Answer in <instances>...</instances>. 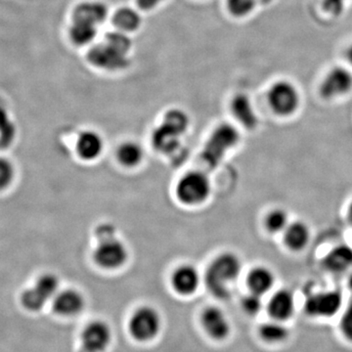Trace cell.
<instances>
[{"label": "cell", "mask_w": 352, "mask_h": 352, "mask_svg": "<svg viewBox=\"0 0 352 352\" xmlns=\"http://www.w3.org/2000/svg\"><path fill=\"white\" fill-rule=\"evenodd\" d=\"M190 118L182 109L173 108L164 113L163 120L152 132L153 147L163 155H173L182 147L183 135L188 131Z\"/></svg>", "instance_id": "6da1fadb"}, {"label": "cell", "mask_w": 352, "mask_h": 352, "mask_svg": "<svg viewBox=\"0 0 352 352\" xmlns=\"http://www.w3.org/2000/svg\"><path fill=\"white\" fill-rule=\"evenodd\" d=\"M242 271V263L237 254L222 252L208 265L205 281L208 291L220 300H226L231 295V286Z\"/></svg>", "instance_id": "7a4b0ae2"}, {"label": "cell", "mask_w": 352, "mask_h": 352, "mask_svg": "<svg viewBox=\"0 0 352 352\" xmlns=\"http://www.w3.org/2000/svg\"><path fill=\"white\" fill-rule=\"evenodd\" d=\"M240 132L231 124H220L208 136L201 159L210 170L217 168L226 157L227 153L235 148L240 142Z\"/></svg>", "instance_id": "3957f363"}, {"label": "cell", "mask_w": 352, "mask_h": 352, "mask_svg": "<svg viewBox=\"0 0 352 352\" xmlns=\"http://www.w3.org/2000/svg\"><path fill=\"white\" fill-rule=\"evenodd\" d=\"M175 193L183 205H201L208 200L212 193V183L203 171H188L178 180Z\"/></svg>", "instance_id": "277c9868"}, {"label": "cell", "mask_w": 352, "mask_h": 352, "mask_svg": "<svg viewBox=\"0 0 352 352\" xmlns=\"http://www.w3.org/2000/svg\"><path fill=\"white\" fill-rule=\"evenodd\" d=\"M268 106L280 118H289L298 112L300 94L298 87L288 80H279L270 85L267 91Z\"/></svg>", "instance_id": "5b68a950"}, {"label": "cell", "mask_w": 352, "mask_h": 352, "mask_svg": "<svg viewBox=\"0 0 352 352\" xmlns=\"http://www.w3.org/2000/svg\"><path fill=\"white\" fill-rule=\"evenodd\" d=\"M87 60L95 68L107 72L122 71L131 65L129 54L106 41L92 46L87 51Z\"/></svg>", "instance_id": "8992f818"}, {"label": "cell", "mask_w": 352, "mask_h": 352, "mask_svg": "<svg viewBox=\"0 0 352 352\" xmlns=\"http://www.w3.org/2000/svg\"><path fill=\"white\" fill-rule=\"evenodd\" d=\"M59 292V279L56 275L43 274L36 280L31 288L25 289L21 296V302L25 309L30 311H38L43 309L48 302Z\"/></svg>", "instance_id": "52a82bcc"}, {"label": "cell", "mask_w": 352, "mask_h": 352, "mask_svg": "<svg viewBox=\"0 0 352 352\" xmlns=\"http://www.w3.org/2000/svg\"><path fill=\"white\" fill-rule=\"evenodd\" d=\"M94 259L97 265L104 270H118L126 264L129 259V250L126 245L116 235L98 239L95 248Z\"/></svg>", "instance_id": "ba28073f"}, {"label": "cell", "mask_w": 352, "mask_h": 352, "mask_svg": "<svg viewBox=\"0 0 352 352\" xmlns=\"http://www.w3.org/2000/svg\"><path fill=\"white\" fill-rule=\"evenodd\" d=\"M344 305L342 295L337 289H325L308 296L305 302V314L315 318H331L339 314Z\"/></svg>", "instance_id": "9c48e42d"}, {"label": "cell", "mask_w": 352, "mask_h": 352, "mask_svg": "<svg viewBox=\"0 0 352 352\" xmlns=\"http://www.w3.org/2000/svg\"><path fill=\"white\" fill-rule=\"evenodd\" d=\"M161 325L159 312L154 307H142L131 315L129 328L132 338L140 342H147L157 337Z\"/></svg>", "instance_id": "30bf717a"}, {"label": "cell", "mask_w": 352, "mask_h": 352, "mask_svg": "<svg viewBox=\"0 0 352 352\" xmlns=\"http://www.w3.org/2000/svg\"><path fill=\"white\" fill-rule=\"evenodd\" d=\"M352 90V72L342 66L333 67L319 85V94L325 100L346 96Z\"/></svg>", "instance_id": "8fae6325"}, {"label": "cell", "mask_w": 352, "mask_h": 352, "mask_svg": "<svg viewBox=\"0 0 352 352\" xmlns=\"http://www.w3.org/2000/svg\"><path fill=\"white\" fill-rule=\"evenodd\" d=\"M80 352H103L110 346L112 331L106 322L96 320L88 324L82 331Z\"/></svg>", "instance_id": "7c38bea8"}, {"label": "cell", "mask_w": 352, "mask_h": 352, "mask_svg": "<svg viewBox=\"0 0 352 352\" xmlns=\"http://www.w3.org/2000/svg\"><path fill=\"white\" fill-rule=\"evenodd\" d=\"M295 310V296L288 289H278L267 302V312L273 320L285 323L294 316Z\"/></svg>", "instance_id": "4fadbf2b"}, {"label": "cell", "mask_w": 352, "mask_h": 352, "mask_svg": "<svg viewBox=\"0 0 352 352\" xmlns=\"http://www.w3.org/2000/svg\"><path fill=\"white\" fill-rule=\"evenodd\" d=\"M201 324L206 332L212 339L222 340L230 333L231 327L226 315L219 307L206 308L201 314Z\"/></svg>", "instance_id": "5bb4252c"}, {"label": "cell", "mask_w": 352, "mask_h": 352, "mask_svg": "<svg viewBox=\"0 0 352 352\" xmlns=\"http://www.w3.org/2000/svg\"><path fill=\"white\" fill-rule=\"evenodd\" d=\"M234 119L248 131H254L258 126L259 119L252 99L245 94L234 95L230 103Z\"/></svg>", "instance_id": "9a60e30c"}, {"label": "cell", "mask_w": 352, "mask_h": 352, "mask_svg": "<svg viewBox=\"0 0 352 352\" xmlns=\"http://www.w3.org/2000/svg\"><path fill=\"white\" fill-rule=\"evenodd\" d=\"M322 266L333 274H344L352 270V248L346 244L335 245L322 259Z\"/></svg>", "instance_id": "2e32d148"}, {"label": "cell", "mask_w": 352, "mask_h": 352, "mask_svg": "<svg viewBox=\"0 0 352 352\" xmlns=\"http://www.w3.org/2000/svg\"><path fill=\"white\" fill-rule=\"evenodd\" d=\"M109 16V9L104 2L88 0L80 2L72 12V21H82L99 27Z\"/></svg>", "instance_id": "e0dca14e"}, {"label": "cell", "mask_w": 352, "mask_h": 352, "mask_svg": "<svg viewBox=\"0 0 352 352\" xmlns=\"http://www.w3.org/2000/svg\"><path fill=\"white\" fill-rule=\"evenodd\" d=\"M171 285L176 293L182 296L192 295L200 285L199 271L191 264H183L173 272Z\"/></svg>", "instance_id": "ac0fdd59"}, {"label": "cell", "mask_w": 352, "mask_h": 352, "mask_svg": "<svg viewBox=\"0 0 352 352\" xmlns=\"http://www.w3.org/2000/svg\"><path fill=\"white\" fill-rule=\"evenodd\" d=\"M311 238L309 226L302 220L289 222L283 232V242L289 251L302 252L307 247Z\"/></svg>", "instance_id": "d6986e66"}, {"label": "cell", "mask_w": 352, "mask_h": 352, "mask_svg": "<svg viewBox=\"0 0 352 352\" xmlns=\"http://www.w3.org/2000/svg\"><path fill=\"white\" fill-rule=\"evenodd\" d=\"M53 309L63 316H74L80 314L85 307V298L80 292L74 289L58 292L52 300Z\"/></svg>", "instance_id": "ffe728a7"}, {"label": "cell", "mask_w": 352, "mask_h": 352, "mask_svg": "<svg viewBox=\"0 0 352 352\" xmlns=\"http://www.w3.org/2000/svg\"><path fill=\"white\" fill-rule=\"evenodd\" d=\"M76 153L85 161H94L104 151V140L98 132L85 131L78 135L76 144Z\"/></svg>", "instance_id": "44dd1931"}, {"label": "cell", "mask_w": 352, "mask_h": 352, "mask_svg": "<svg viewBox=\"0 0 352 352\" xmlns=\"http://www.w3.org/2000/svg\"><path fill=\"white\" fill-rule=\"evenodd\" d=\"M274 284L275 274L267 266H256L250 270L247 276L250 292L261 296L270 293Z\"/></svg>", "instance_id": "7402d4cb"}, {"label": "cell", "mask_w": 352, "mask_h": 352, "mask_svg": "<svg viewBox=\"0 0 352 352\" xmlns=\"http://www.w3.org/2000/svg\"><path fill=\"white\" fill-rule=\"evenodd\" d=\"M112 23L117 31L129 34L140 29L142 17L136 9L129 6L120 7L112 15Z\"/></svg>", "instance_id": "603a6c76"}, {"label": "cell", "mask_w": 352, "mask_h": 352, "mask_svg": "<svg viewBox=\"0 0 352 352\" xmlns=\"http://www.w3.org/2000/svg\"><path fill=\"white\" fill-rule=\"evenodd\" d=\"M144 159L142 146L135 141H124L117 150L118 162L124 168H136Z\"/></svg>", "instance_id": "cb8c5ba5"}, {"label": "cell", "mask_w": 352, "mask_h": 352, "mask_svg": "<svg viewBox=\"0 0 352 352\" xmlns=\"http://www.w3.org/2000/svg\"><path fill=\"white\" fill-rule=\"evenodd\" d=\"M98 34V27L82 21H72L68 34L69 41L76 46L88 45Z\"/></svg>", "instance_id": "d4e9b609"}, {"label": "cell", "mask_w": 352, "mask_h": 352, "mask_svg": "<svg viewBox=\"0 0 352 352\" xmlns=\"http://www.w3.org/2000/svg\"><path fill=\"white\" fill-rule=\"evenodd\" d=\"M259 337L268 344H281L289 337L288 327L284 322L273 320L265 322L258 329Z\"/></svg>", "instance_id": "484cf974"}, {"label": "cell", "mask_w": 352, "mask_h": 352, "mask_svg": "<svg viewBox=\"0 0 352 352\" xmlns=\"http://www.w3.org/2000/svg\"><path fill=\"white\" fill-rule=\"evenodd\" d=\"M264 227L270 234L283 233L289 224V214L282 208L270 210L264 217Z\"/></svg>", "instance_id": "4316f807"}, {"label": "cell", "mask_w": 352, "mask_h": 352, "mask_svg": "<svg viewBox=\"0 0 352 352\" xmlns=\"http://www.w3.org/2000/svg\"><path fill=\"white\" fill-rule=\"evenodd\" d=\"M258 6V0H226L227 11L238 19L251 15Z\"/></svg>", "instance_id": "83f0119b"}, {"label": "cell", "mask_w": 352, "mask_h": 352, "mask_svg": "<svg viewBox=\"0 0 352 352\" xmlns=\"http://www.w3.org/2000/svg\"><path fill=\"white\" fill-rule=\"evenodd\" d=\"M241 307L245 314L250 315V316H256L263 309V298L261 296L250 292V294L243 296L241 300Z\"/></svg>", "instance_id": "f1b7e54d"}, {"label": "cell", "mask_w": 352, "mask_h": 352, "mask_svg": "<svg viewBox=\"0 0 352 352\" xmlns=\"http://www.w3.org/2000/svg\"><path fill=\"white\" fill-rule=\"evenodd\" d=\"M14 178L12 164L6 157H0V190L6 189Z\"/></svg>", "instance_id": "f546056e"}, {"label": "cell", "mask_w": 352, "mask_h": 352, "mask_svg": "<svg viewBox=\"0 0 352 352\" xmlns=\"http://www.w3.org/2000/svg\"><path fill=\"white\" fill-rule=\"evenodd\" d=\"M340 330L347 342H352V300L347 305L340 322Z\"/></svg>", "instance_id": "4dcf8cb0"}, {"label": "cell", "mask_w": 352, "mask_h": 352, "mask_svg": "<svg viewBox=\"0 0 352 352\" xmlns=\"http://www.w3.org/2000/svg\"><path fill=\"white\" fill-rule=\"evenodd\" d=\"M347 0H322L324 11L333 17H339L346 9Z\"/></svg>", "instance_id": "1f68e13d"}, {"label": "cell", "mask_w": 352, "mask_h": 352, "mask_svg": "<svg viewBox=\"0 0 352 352\" xmlns=\"http://www.w3.org/2000/svg\"><path fill=\"white\" fill-rule=\"evenodd\" d=\"M166 0H135L136 6L143 12H149V11L156 9L160 4L163 3Z\"/></svg>", "instance_id": "d6a6232c"}, {"label": "cell", "mask_w": 352, "mask_h": 352, "mask_svg": "<svg viewBox=\"0 0 352 352\" xmlns=\"http://www.w3.org/2000/svg\"><path fill=\"white\" fill-rule=\"evenodd\" d=\"M346 57L347 62H349V65L352 67V43L349 46V48L346 50Z\"/></svg>", "instance_id": "836d02e7"}, {"label": "cell", "mask_w": 352, "mask_h": 352, "mask_svg": "<svg viewBox=\"0 0 352 352\" xmlns=\"http://www.w3.org/2000/svg\"><path fill=\"white\" fill-rule=\"evenodd\" d=\"M346 217L347 220H349V223H351L352 226V200L351 203H349V207H347Z\"/></svg>", "instance_id": "e575fe53"}]
</instances>
